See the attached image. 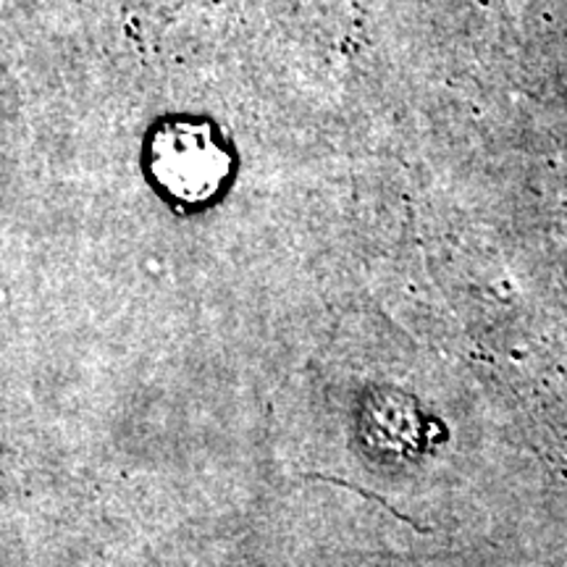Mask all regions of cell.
<instances>
[{
  "label": "cell",
  "instance_id": "cell-1",
  "mask_svg": "<svg viewBox=\"0 0 567 567\" xmlns=\"http://www.w3.org/2000/svg\"><path fill=\"white\" fill-rule=\"evenodd\" d=\"M153 166L163 187L179 200L210 197L229 174V158L205 126L179 124L163 130L153 145Z\"/></svg>",
  "mask_w": 567,
  "mask_h": 567
}]
</instances>
